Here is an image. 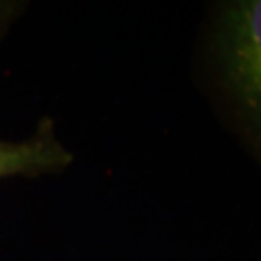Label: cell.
<instances>
[{
    "instance_id": "6da1fadb",
    "label": "cell",
    "mask_w": 261,
    "mask_h": 261,
    "mask_svg": "<svg viewBox=\"0 0 261 261\" xmlns=\"http://www.w3.org/2000/svg\"><path fill=\"white\" fill-rule=\"evenodd\" d=\"M196 60L209 103L261 165V0L217 2Z\"/></svg>"
},
{
    "instance_id": "7a4b0ae2",
    "label": "cell",
    "mask_w": 261,
    "mask_h": 261,
    "mask_svg": "<svg viewBox=\"0 0 261 261\" xmlns=\"http://www.w3.org/2000/svg\"><path fill=\"white\" fill-rule=\"evenodd\" d=\"M74 153L56 134L55 120L43 116L23 140H0V180L43 178L72 167Z\"/></svg>"
},
{
    "instance_id": "3957f363",
    "label": "cell",
    "mask_w": 261,
    "mask_h": 261,
    "mask_svg": "<svg viewBox=\"0 0 261 261\" xmlns=\"http://www.w3.org/2000/svg\"><path fill=\"white\" fill-rule=\"evenodd\" d=\"M28 8V2L21 0H0V41L6 37L12 25L21 18Z\"/></svg>"
}]
</instances>
